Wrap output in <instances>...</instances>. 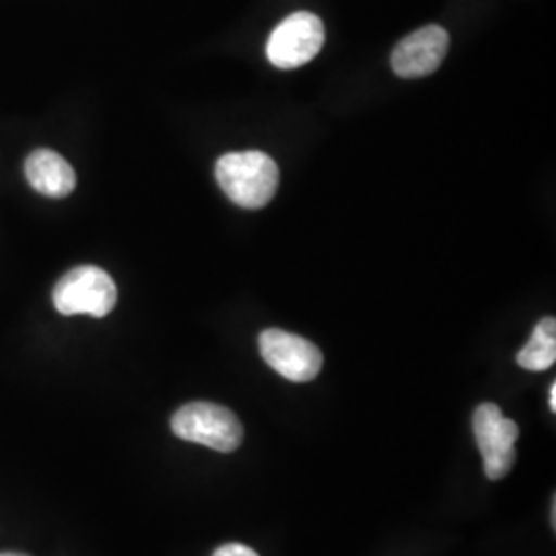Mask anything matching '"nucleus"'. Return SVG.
Returning a JSON list of instances; mask_svg holds the SVG:
<instances>
[{
	"label": "nucleus",
	"mask_w": 556,
	"mask_h": 556,
	"mask_svg": "<svg viewBox=\"0 0 556 556\" xmlns=\"http://www.w3.org/2000/svg\"><path fill=\"white\" fill-rule=\"evenodd\" d=\"M223 192L241 208H262L275 199L278 165L262 151L227 153L215 165Z\"/></svg>",
	"instance_id": "obj_1"
},
{
	"label": "nucleus",
	"mask_w": 556,
	"mask_h": 556,
	"mask_svg": "<svg viewBox=\"0 0 556 556\" xmlns=\"http://www.w3.org/2000/svg\"><path fill=\"white\" fill-rule=\"evenodd\" d=\"M174 435L206 445L220 454L236 452L243 441V427L229 408L213 402H190L172 417Z\"/></svg>",
	"instance_id": "obj_2"
},
{
	"label": "nucleus",
	"mask_w": 556,
	"mask_h": 556,
	"mask_svg": "<svg viewBox=\"0 0 556 556\" xmlns=\"http://www.w3.org/2000/svg\"><path fill=\"white\" fill-rule=\"evenodd\" d=\"M54 307L62 316L87 314L105 318L118 301L114 278L98 266H77L60 278L54 287Z\"/></svg>",
	"instance_id": "obj_3"
},
{
	"label": "nucleus",
	"mask_w": 556,
	"mask_h": 556,
	"mask_svg": "<svg viewBox=\"0 0 556 556\" xmlns=\"http://www.w3.org/2000/svg\"><path fill=\"white\" fill-rule=\"evenodd\" d=\"M324 23L318 15L299 11L280 21L266 41V56L273 66L293 71L316 59L324 46Z\"/></svg>",
	"instance_id": "obj_4"
},
{
	"label": "nucleus",
	"mask_w": 556,
	"mask_h": 556,
	"mask_svg": "<svg viewBox=\"0 0 556 556\" xmlns=\"http://www.w3.org/2000/svg\"><path fill=\"white\" fill-rule=\"evenodd\" d=\"M478 450L484 459V472L491 480H501L516 466V441L519 427L501 413L497 404H480L472 418Z\"/></svg>",
	"instance_id": "obj_5"
},
{
	"label": "nucleus",
	"mask_w": 556,
	"mask_h": 556,
	"mask_svg": "<svg viewBox=\"0 0 556 556\" xmlns=\"http://www.w3.org/2000/svg\"><path fill=\"white\" fill-rule=\"evenodd\" d=\"M260 355L289 381L305 383L321 371V351L307 338L270 328L260 334Z\"/></svg>",
	"instance_id": "obj_6"
},
{
	"label": "nucleus",
	"mask_w": 556,
	"mask_h": 556,
	"mask_svg": "<svg viewBox=\"0 0 556 556\" xmlns=\"http://www.w3.org/2000/svg\"><path fill=\"white\" fill-rule=\"evenodd\" d=\"M450 36L439 25L420 27L397 41L392 52V68L402 79H420L433 75L447 54Z\"/></svg>",
	"instance_id": "obj_7"
},
{
	"label": "nucleus",
	"mask_w": 556,
	"mask_h": 556,
	"mask_svg": "<svg viewBox=\"0 0 556 556\" xmlns=\"http://www.w3.org/2000/svg\"><path fill=\"white\" fill-rule=\"evenodd\" d=\"M25 178L36 192L50 199H64L77 186L73 165L50 149H38L27 157Z\"/></svg>",
	"instance_id": "obj_8"
},
{
	"label": "nucleus",
	"mask_w": 556,
	"mask_h": 556,
	"mask_svg": "<svg viewBox=\"0 0 556 556\" xmlns=\"http://www.w3.org/2000/svg\"><path fill=\"white\" fill-rule=\"evenodd\" d=\"M556 361V319L544 318L536 326L530 342L519 351L517 365L528 371H546Z\"/></svg>",
	"instance_id": "obj_9"
},
{
	"label": "nucleus",
	"mask_w": 556,
	"mask_h": 556,
	"mask_svg": "<svg viewBox=\"0 0 556 556\" xmlns=\"http://www.w3.org/2000/svg\"><path fill=\"white\" fill-rule=\"evenodd\" d=\"M213 556H260L256 551H252L250 546L245 544H239V542H231V544H225L215 551Z\"/></svg>",
	"instance_id": "obj_10"
},
{
	"label": "nucleus",
	"mask_w": 556,
	"mask_h": 556,
	"mask_svg": "<svg viewBox=\"0 0 556 556\" xmlns=\"http://www.w3.org/2000/svg\"><path fill=\"white\" fill-rule=\"evenodd\" d=\"M548 400H551V410L556 413V383L551 386V394H548Z\"/></svg>",
	"instance_id": "obj_11"
},
{
	"label": "nucleus",
	"mask_w": 556,
	"mask_h": 556,
	"mask_svg": "<svg viewBox=\"0 0 556 556\" xmlns=\"http://www.w3.org/2000/svg\"><path fill=\"white\" fill-rule=\"evenodd\" d=\"M0 556H27V555H21V553H0Z\"/></svg>",
	"instance_id": "obj_12"
}]
</instances>
